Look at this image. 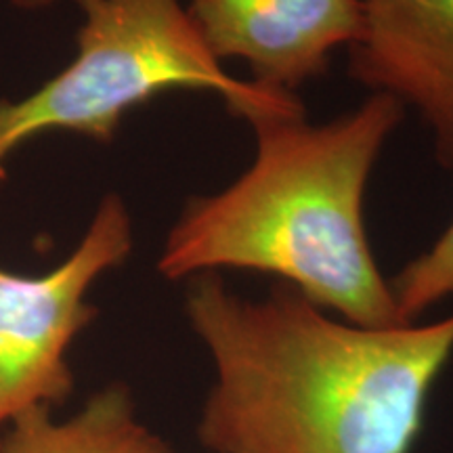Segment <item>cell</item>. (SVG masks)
<instances>
[{
  "label": "cell",
  "instance_id": "cell-1",
  "mask_svg": "<svg viewBox=\"0 0 453 453\" xmlns=\"http://www.w3.org/2000/svg\"><path fill=\"white\" fill-rule=\"evenodd\" d=\"M185 313L217 372L197 426L214 453H410L453 355V315L364 327L286 283L250 300L196 275Z\"/></svg>",
  "mask_w": 453,
  "mask_h": 453
},
{
  "label": "cell",
  "instance_id": "cell-2",
  "mask_svg": "<svg viewBox=\"0 0 453 453\" xmlns=\"http://www.w3.org/2000/svg\"><path fill=\"white\" fill-rule=\"evenodd\" d=\"M401 118L399 99L373 93L326 124H311L304 113L254 122L252 164L225 189L185 202L157 271L173 281L219 269L258 271L349 324L410 326L364 220L367 180Z\"/></svg>",
  "mask_w": 453,
  "mask_h": 453
},
{
  "label": "cell",
  "instance_id": "cell-3",
  "mask_svg": "<svg viewBox=\"0 0 453 453\" xmlns=\"http://www.w3.org/2000/svg\"><path fill=\"white\" fill-rule=\"evenodd\" d=\"M76 55L21 99H0V183L30 139L111 143L128 111L173 90H208L248 122L304 113L294 93L240 81L206 49L180 0H76Z\"/></svg>",
  "mask_w": 453,
  "mask_h": 453
},
{
  "label": "cell",
  "instance_id": "cell-4",
  "mask_svg": "<svg viewBox=\"0 0 453 453\" xmlns=\"http://www.w3.org/2000/svg\"><path fill=\"white\" fill-rule=\"evenodd\" d=\"M133 252V219L107 194L76 248L42 275L0 267V433L36 407L64 405L73 393L67 361L73 340L97 317L95 281Z\"/></svg>",
  "mask_w": 453,
  "mask_h": 453
},
{
  "label": "cell",
  "instance_id": "cell-5",
  "mask_svg": "<svg viewBox=\"0 0 453 453\" xmlns=\"http://www.w3.org/2000/svg\"><path fill=\"white\" fill-rule=\"evenodd\" d=\"M187 15L219 61L242 59L252 81L294 93L364 32V0H189Z\"/></svg>",
  "mask_w": 453,
  "mask_h": 453
},
{
  "label": "cell",
  "instance_id": "cell-6",
  "mask_svg": "<svg viewBox=\"0 0 453 453\" xmlns=\"http://www.w3.org/2000/svg\"><path fill=\"white\" fill-rule=\"evenodd\" d=\"M350 76L420 111L441 166L453 168V0H364Z\"/></svg>",
  "mask_w": 453,
  "mask_h": 453
},
{
  "label": "cell",
  "instance_id": "cell-7",
  "mask_svg": "<svg viewBox=\"0 0 453 453\" xmlns=\"http://www.w3.org/2000/svg\"><path fill=\"white\" fill-rule=\"evenodd\" d=\"M0 453H174L134 411L124 384L95 393L81 411L59 422L49 407H36L0 433Z\"/></svg>",
  "mask_w": 453,
  "mask_h": 453
},
{
  "label": "cell",
  "instance_id": "cell-8",
  "mask_svg": "<svg viewBox=\"0 0 453 453\" xmlns=\"http://www.w3.org/2000/svg\"><path fill=\"white\" fill-rule=\"evenodd\" d=\"M390 290L403 324H413L424 311L453 296V220L426 252L395 275Z\"/></svg>",
  "mask_w": 453,
  "mask_h": 453
},
{
  "label": "cell",
  "instance_id": "cell-9",
  "mask_svg": "<svg viewBox=\"0 0 453 453\" xmlns=\"http://www.w3.org/2000/svg\"><path fill=\"white\" fill-rule=\"evenodd\" d=\"M11 7L19 11H42L49 9L50 4H55L57 0H7Z\"/></svg>",
  "mask_w": 453,
  "mask_h": 453
}]
</instances>
